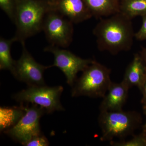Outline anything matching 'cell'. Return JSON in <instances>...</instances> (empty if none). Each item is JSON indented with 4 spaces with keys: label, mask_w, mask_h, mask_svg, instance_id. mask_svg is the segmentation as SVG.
Masks as SVG:
<instances>
[{
    "label": "cell",
    "mask_w": 146,
    "mask_h": 146,
    "mask_svg": "<svg viewBox=\"0 0 146 146\" xmlns=\"http://www.w3.org/2000/svg\"><path fill=\"white\" fill-rule=\"evenodd\" d=\"M93 33L99 50L114 55L130 50L135 37L131 19L121 12L101 20Z\"/></svg>",
    "instance_id": "obj_1"
},
{
    "label": "cell",
    "mask_w": 146,
    "mask_h": 146,
    "mask_svg": "<svg viewBox=\"0 0 146 146\" xmlns=\"http://www.w3.org/2000/svg\"><path fill=\"white\" fill-rule=\"evenodd\" d=\"M53 9L51 3L44 0H16L13 23L16 34L13 38L21 44L43 31L46 15Z\"/></svg>",
    "instance_id": "obj_2"
},
{
    "label": "cell",
    "mask_w": 146,
    "mask_h": 146,
    "mask_svg": "<svg viewBox=\"0 0 146 146\" xmlns=\"http://www.w3.org/2000/svg\"><path fill=\"white\" fill-rule=\"evenodd\" d=\"M102 141H112L133 134L142 123L141 115L136 111L100 112L98 118Z\"/></svg>",
    "instance_id": "obj_3"
},
{
    "label": "cell",
    "mask_w": 146,
    "mask_h": 146,
    "mask_svg": "<svg viewBox=\"0 0 146 146\" xmlns=\"http://www.w3.org/2000/svg\"><path fill=\"white\" fill-rule=\"evenodd\" d=\"M82 72L72 86V96L103 98L112 82L110 70L94 60Z\"/></svg>",
    "instance_id": "obj_4"
},
{
    "label": "cell",
    "mask_w": 146,
    "mask_h": 146,
    "mask_svg": "<svg viewBox=\"0 0 146 146\" xmlns=\"http://www.w3.org/2000/svg\"><path fill=\"white\" fill-rule=\"evenodd\" d=\"M63 91V86L49 87L43 86H29L13 96V98L21 103H27L42 108L47 113L55 111H63L60 102Z\"/></svg>",
    "instance_id": "obj_5"
},
{
    "label": "cell",
    "mask_w": 146,
    "mask_h": 146,
    "mask_svg": "<svg viewBox=\"0 0 146 146\" xmlns=\"http://www.w3.org/2000/svg\"><path fill=\"white\" fill-rule=\"evenodd\" d=\"M73 24L68 18L53 9L46 15L43 31L51 45L67 48L72 41Z\"/></svg>",
    "instance_id": "obj_6"
},
{
    "label": "cell",
    "mask_w": 146,
    "mask_h": 146,
    "mask_svg": "<svg viewBox=\"0 0 146 146\" xmlns=\"http://www.w3.org/2000/svg\"><path fill=\"white\" fill-rule=\"evenodd\" d=\"M25 113L18 123L4 131L5 133L21 145L25 144L34 136L41 133L40 118L46 112L36 105L25 107Z\"/></svg>",
    "instance_id": "obj_7"
},
{
    "label": "cell",
    "mask_w": 146,
    "mask_h": 146,
    "mask_svg": "<svg viewBox=\"0 0 146 146\" xmlns=\"http://www.w3.org/2000/svg\"><path fill=\"white\" fill-rule=\"evenodd\" d=\"M44 51L52 53L54 56V62L50 68L56 67L62 71L66 77L67 83L72 86L76 80L80 72H83L94 60L84 59L67 50L50 45L46 47Z\"/></svg>",
    "instance_id": "obj_8"
},
{
    "label": "cell",
    "mask_w": 146,
    "mask_h": 146,
    "mask_svg": "<svg viewBox=\"0 0 146 146\" xmlns=\"http://www.w3.org/2000/svg\"><path fill=\"white\" fill-rule=\"evenodd\" d=\"M22 53L16 60L13 76L20 81L25 82L29 86L45 85L44 73L50 66H44L36 62L26 48L25 42L21 43Z\"/></svg>",
    "instance_id": "obj_9"
},
{
    "label": "cell",
    "mask_w": 146,
    "mask_h": 146,
    "mask_svg": "<svg viewBox=\"0 0 146 146\" xmlns=\"http://www.w3.org/2000/svg\"><path fill=\"white\" fill-rule=\"evenodd\" d=\"M58 11L73 23L78 24L93 17L84 0H54L50 2Z\"/></svg>",
    "instance_id": "obj_10"
},
{
    "label": "cell",
    "mask_w": 146,
    "mask_h": 146,
    "mask_svg": "<svg viewBox=\"0 0 146 146\" xmlns=\"http://www.w3.org/2000/svg\"><path fill=\"white\" fill-rule=\"evenodd\" d=\"M129 87L122 81L120 83L112 82L100 106V112L122 110L127 99Z\"/></svg>",
    "instance_id": "obj_11"
},
{
    "label": "cell",
    "mask_w": 146,
    "mask_h": 146,
    "mask_svg": "<svg viewBox=\"0 0 146 146\" xmlns=\"http://www.w3.org/2000/svg\"><path fill=\"white\" fill-rule=\"evenodd\" d=\"M146 79V65L139 54H136L126 70L123 81L129 88L136 86L141 90Z\"/></svg>",
    "instance_id": "obj_12"
},
{
    "label": "cell",
    "mask_w": 146,
    "mask_h": 146,
    "mask_svg": "<svg viewBox=\"0 0 146 146\" xmlns=\"http://www.w3.org/2000/svg\"><path fill=\"white\" fill-rule=\"evenodd\" d=\"M92 16L96 18L109 17L120 12L116 0H84Z\"/></svg>",
    "instance_id": "obj_13"
},
{
    "label": "cell",
    "mask_w": 146,
    "mask_h": 146,
    "mask_svg": "<svg viewBox=\"0 0 146 146\" xmlns=\"http://www.w3.org/2000/svg\"><path fill=\"white\" fill-rule=\"evenodd\" d=\"M25 108L22 104L19 107L0 108L1 131H5L15 125L25 114Z\"/></svg>",
    "instance_id": "obj_14"
},
{
    "label": "cell",
    "mask_w": 146,
    "mask_h": 146,
    "mask_svg": "<svg viewBox=\"0 0 146 146\" xmlns=\"http://www.w3.org/2000/svg\"><path fill=\"white\" fill-rule=\"evenodd\" d=\"M16 42L14 38L5 39L1 37L0 39V69L7 70L13 74L16 60L11 56V46Z\"/></svg>",
    "instance_id": "obj_15"
},
{
    "label": "cell",
    "mask_w": 146,
    "mask_h": 146,
    "mask_svg": "<svg viewBox=\"0 0 146 146\" xmlns=\"http://www.w3.org/2000/svg\"><path fill=\"white\" fill-rule=\"evenodd\" d=\"M120 12L132 19L146 15V0H123L120 5Z\"/></svg>",
    "instance_id": "obj_16"
},
{
    "label": "cell",
    "mask_w": 146,
    "mask_h": 146,
    "mask_svg": "<svg viewBox=\"0 0 146 146\" xmlns=\"http://www.w3.org/2000/svg\"><path fill=\"white\" fill-rule=\"evenodd\" d=\"M110 145L115 146H146V134L142 132L139 135L134 136L129 141L119 142L111 141Z\"/></svg>",
    "instance_id": "obj_17"
},
{
    "label": "cell",
    "mask_w": 146,
    "mask_h": 146,
    "mask_svg": "<svg viewBox=\"0 0 146 146\" xmlns=\"http://www.w3.org/2000/svg\"><path fill=\"white\" fill-rule=\"evenodd\" d=\"M0 7L13 23L16 8V0H0Z\"/></svg>",
    "instance_id": "obj_18"
},
{
    "label": "cell",
    "mask_w": 146,
    "mask_h": 146,
    "mask_svg": "<svg viewBox=\"0 0 146 146\" xmlns=\"http://www.w3.org/2000/svg\"><path fill=\"white\" fill-rule=\"evenodd\" d=\"M49 143L44 135L42 133L33 137L25 144V146H48Z\"/></svg>",
    "instance_id": "obj_19"
},
{
    "label": "cell",
    "mask_w": 146,
    "mask_h": 146,
    "mask_svg": "<svg viewBox=\"0 0 146 146\" xmlns=\"http://www.w3.org/2000/svg\"><path fill=\"white\" fill-rule=\"evenodd\" d=\"M143 22L141 28L135 33V37L137 40H146V15L142 16Z\"/></svg>",
    "instance_id": "obj_20"
},
{
    "label": "cell",
    "mask_w": 146,
    "mask_h": 146,
    "mask_svg": "<svg viewBox=\"0 0 146 146\" xmlns=\"http://www.w3.org/2000/svg\"><path fill=\"white\" fill-rule=\"evenodd\" d=\"M141 91L143 95V98L141 100V103L143 104V106L146 105V79L145 82H144L143 85L142 86V88L141 89Z\"/></svg>",
    "instance_id": "obj_21"
},
{
    "label": "cell",
    "mask_w": 146,
    "mask_h": 146,
    "mask_svg": "<svg viewBox=\"0 0 146 146\" xmlns=\"http://www.w3.org/2000/svg\"><path fill=\"white\" fill-rule=\"evenodd\" d=\"M139 54H140L144 64L146 66V48L142 50V51Z\"/></svg>",
    "instance_id": "obj_22"
},
{
    "label": "cell",
    "mask_w": 146,
    "mask_h": 146,
    "mask_svg": "<svg viewBox=\"0 0 146 146\" xmlns=\"http://www.w3.org/2000/svg\"><path fill=\"white\" fill-rule=\"evenodd\" d=\"M143 109L144 113L146 116V105L143 106ZM143 132L146 134V121L145 123L143 126Z\"/></svg>",
    "instance_id": "obj_23"
},
{
    "label": "cell",
    "mask_w": 146,
    "mask_h": 146,
    "mask_svg": "<svg viewBox=\"0 0 146 146\" xmlns=\"http://www.w3.org/2000/svg\"><path fill=\"white\" fill-rule=\"evenodd\" d=\"M44 1H47L49 2H51L54 1V0H44Z\"/></svg>",
    "instance_id": "obj_24"
},
{
    "label": "cell",
    "mask_w": 146,
    "mask_h": 146,
    "mask_svg": "<svg viewBox=\"0 0 146 146\" xmlns=\"http://www.w3.org/2000/svg\"></svg>",
    "instance_id": "obj_25"
}]
</instances>
